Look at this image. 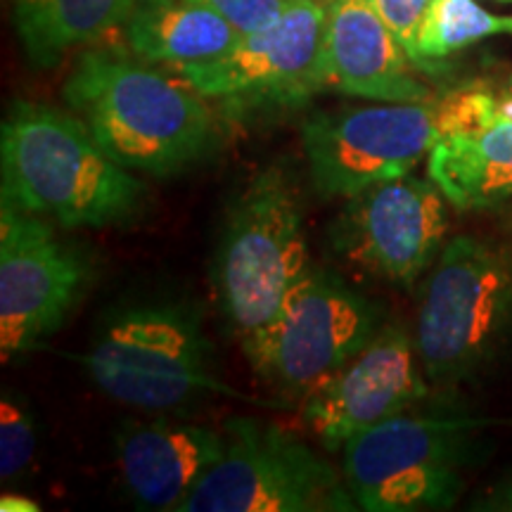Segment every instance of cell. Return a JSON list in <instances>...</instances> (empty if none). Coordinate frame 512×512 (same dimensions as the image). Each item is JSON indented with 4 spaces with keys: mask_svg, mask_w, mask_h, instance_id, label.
Segmentation results:
<instances>
[{
    "mask_svg": "<svg viewBox=\"0 0 512 512\" xmlns=\"http://www.w3.org/2000/svg\"><path fill=\"white\" fill-rule=\"evenodd\" d=\"M67 110L133 174L176 176L219 145V119L181 74L119 50H88L64 83Z\"/></svg>",
    "mask_w": 512,
    "mask_h": 512,
    "instance_id": "obj_1",
    "label": "cell"
},
{
    "mask_svg": "<svg viewBox=\"0 0 512 512\" xmlns=\"http://www.w3.org/2000/svg\"><path fill=\"white\" fill-rule=\"evenodd\" d=\"M0 200L62 228H105L136 219L147 185L76 114L17 100L0 126Z\"/></svg>",
    "mask_w": 512,
    "mask_h": 512,
    "instance_id": "obj_2",
    "label": "cell"
},
{
    "mask_svg": "<svg viewBox=\"0 0 512 512\" xmlns=\"http://www.w3.org/2000/svg\"><path fill=\"white\" fill-rule=\"evenodd\" d=\"M304 197L285 164L259 171L230 204L214 254V294L242 342L271 323L311 268Z\"/></svg>",
    "mask_w": 512,
    "mask_h": 512,
    "instance_id": "obj_3",
    "label": "cell"
},
{
    "mask_svg": "<svg viewBox=\"0 0 512 512\" xmlns=\"http://www.w3.org/2000/svg\"><path fill=\"white\" fill-rule=\"evenodd\" d=\"M83 368L102 394L169 413L211 394L240 396L216 375L200 316L183 304H140L105 320Z\"/></svg>",
    "mask_w": 512,
    "mask_h": 512,
    "instance_id": "obj_4",
    "label": "cell"
},
{
    "mask_svg": "<svg viewBox=\"0 0 512 512\" xmlns=\"http://www.w3.org/2000/svg\"><path fill=\"white\" fill-rule=\"evenodd\" d=\"M512 335V256L458 235L441 249L418 311L415 349L434 384L482 373Z\"/></svg>",
    "mask_w": 512,
    "mask_h": 512,
    "instance_id": "obj_5",
    "label": "cell"
},
{
    "mask_svg": "<svg viewBox=\"0 0 512 512\" xmlns=\"http://www.w3.org/2000/svg\"><path fill=\"white\" fill-rule=\"evenodd\" d=\"M484 420L456 413H399L342 448V472L358 510H444L458 501L477 460Z\"/></svg>",
    "mask_w": 512,
    "mask_h": 512,
    "instance_id": "obj_6",
    "label": "cell"
},
{
    "mask_svg": "<svg viewBox=\"0 0 512 512\" xmlns=\"http://www.w3.org/2000/svg\"><path fill=\"white\" fill-rule=\"evenodd\" d=\"M226 453L178 512L358 510L344 472L275 422L230 418Z\"/></svg>",
    "mask_w": 512,
    "mask_h": 512,
    "instance_id": "obj_7",
    "label": "cell"
},
{
    "mask_svg": "<svg viewBox=\"0 0 512 512\" xmlns=\"http://www.w3.org/2000/svg\"><path fill=\"white\" fill-rule=\"evenodd\" d=\"M380 304L328 268L311 266L264 330L242 342L249 366L292 399H306L377 335Z\"/></svg>",
    "mask_w": 512,
    "mask_h": 512,
    "instance_id": "obj_8",
    "label": "cell"
},
{
    "mask_svg": "<svg viewBox=\"0 0 512 512\" xmlns=\"http://www.w3.org/2000/svg\"><path fill=\"white\" fill-rule=\"evenodd\" d=\"M311 188L325 200L408 176L441 138L439 100L316 112L302 121Z\"/></svg>",
    "mask_w": 512,
    "mask_h": 512,
    "instance_id": "obj_9",
    "label": "cell"
},
{
    "mask_svg": "<svg viewBox=\"0 0 512 512\" xmlns=\"http://www.w3.org/2000/svg\"><path fill=\"white\" fill-rule=\"evenodd\" d=\"M328 5L290 0L278 22L240 36L233 50L202 67L178 69L207 100L230 117L266 107L304 105L325 88L323 38Z\"/></svg>",
    "mask_w": 512,
    "mask_h": 512,
    "instance_id": "obj_10",
    "label": "cell"
},
{
    "mask_svg": "<svg viewBox=\"0 0 512 512\" xmlns=\"http://www.w3.org/2000/svg\"><path fill=\"white\" fill-rule=\"evenodd\" d=\"M91 278L86 254L53 223L0 200V356L17 361L55 335Z\"/></svg>",
    "mask_w": 512,
    "mask_h": 512,
    "instance_id": "obj_11",
    "label": "cell"
},
{
    "mask_svg": "<svg viewBox=\"0 0 512 512\" xmlns=\"http://www.w3.org/2000/svg\"><path fill=\"white\" fill-rule=\"evenodd\" d=\"M446 195L411 174L370 185L347 197L330 240L349 266L394 285H413L444 249Z\"/></svg>",
    "mask_w": 512,
    "mask_h": 512,
    "instance_id": "obj_12",
    "label": "cell"
},
{
    "mask_svg": "<svg viewBox=\"0 0 512 512\" xmlns=\"http://www.w3.org/2000/svg\"><path fill=\"white\" fill-rule=\"evenodd\" d=\"M415 339L384 323L351 361L316 384L304 399V420L328 451H342L358 434L411 411L427 396Z\"/></svg>",
    "mask_w": 512,
    "mask_h": 512,
    "instance_id": "obj_13",
    "label": "cell"
},
{
    "mask_svg": "<svg viewBox=\"0 0 512 512\" xmlns=\"http://www.w3.org/2000/svg\"><path fill=\"white\" fill-rule=\"evenodd\" d=\"M114 448L133 503L143 510L178 512L223 458L226 432L171 418H126L114 432Z\"/></svg>",
    "mask_w": 512,
    "mask_h": 512,
    "instance_id": "obj_14",
    "label": "cell"
},
{
    "mask_svg": "<svg viewBox=\"0 0 512 512\" xmlns=\"http://www.w3.org/2000/svg\"><path fill=\"white\" fill-rule=\"evenodd\" d=\"M370 0H330L323 38L325 88L375 102H425L430 88Z\"/></svg>",
    "mask_w": 512,
    "mask_h": 512,
    "instance_id": "obj_15",
    "label": "cell"
},
{
    "mask_svg": "<svg viewBox=\"0 0 512 512\" xmlns=\"http://www.w3.org/2000/svg\"><path fill=\"white\" fill-rule=\"evenodd\" d=\"M124 31L133 55L174 72L216 62L240 41L238 29L195 0H138Z\"/></svg>",
    "mask_w": 512,
    "mask_h": 512,
    "instance_id": "obj_16",
    "label": "cell"
},
{
    "mask_svg": "<svg viewBox=\"0 0 512 512\" xmlns=\"http://www.w3.org/2000/svg\"><path fill=\"white\" fill-rule=\"evenodd\" d=\"M427 171L460 211L512 200V119L496 114L489 124L441 136Z\"/></svg>",
    "mask_w": 512,
    "mask_h": 512,
    "instance_id": "obj_17",
    "label": "cell"
},
{
    "mask_svg": "<svg viewBox=\"0 0 512 512\" xmlns=\"http://www.w3.org/2000/svg\"><path fill=\"white\" fill-rule=\"evenodd\" d=\"M138 0H12L17 36L36 69L124 27Z\"/></svg>",
    "mask_w": 512,
    "mask_h": 512,
    "instance_id": "obj_18",
    "label": "cell"
},
{
    "mask_svg": "<svg viewBox=\"0 0 512 512\" xmlns=\"http://www.w3.org/2000/svg\"><path fill=\"white\" fill-rule=\"evenodd\" d=\"M512 34V17L484 10L475 0H432L418 34V67L475 46L484 38Z\"/></svg>",
    "mask_w": 512,
    "mask_h": 512,
    "instance_id": "obj_19",
    "label": "cell"
},
{
    "mask_svg": "<svg viewBox=\"0 0 512 512\" xmlns=\"http://www.w3.org/2000/svg\"><path fill=\"white\" fill-rule=\"evenodd\" d=\"M36 453V420L22 396L5 389L0 399V479L12 482L27 472Z\"/></svg>",
    "mask_w": 512,
    "mask_h": 512,
    "instance_id": "obj_20",
    "label": "cell"
},
{
    "mask_svg": "<svg viewBox=\"0 0 512 512\" xmlns=\"http://www.w3.org/2000/svg\"><path fill=\"white\" fill-rule=\"evenodd\" d=\"M195 3L214 10L230 27L238 29L240 36H247L278 22L290 0H195Z\"/></svg>",
    "mask_w": 512,
    "mask_h": 512,
    "instance_id": "obj_21",
    "label": "cell"
},
{
    "mask_svg": "<svg viewBox=\"0 0 512 512\" xmlns=\"http://www.w3.org/2000/svg\"><path fill=\"white\" fill-rule=\"evenodd\" d=\"M370 5L384 19V24L394 31L403 50L418 67V34L432 0H370Z\"/></svg>",
    "mask_w": 512,
    "mask_h": 512,
    "instance_id": "obj_22",
    "label": "cell"
},
{
    "mask_svg": "<svg viewBox=\"0 0 512 512\" xmlns=\"http://www.w3.org/2000/svg\"><path fill=\"white\" fill-rule=\"evenodd\" d=\"M0 510L3 512H38L41 510V505H36V501H31L29 496L3 494V498H0Z\"/></svg>",
    "mask_w": 512,
    "mask_h": 512,
    "instance_id": "obj_23",
    "label": "cell"
},
{
    "mask_svg": "<svg viewBox=\"0 0 512 512\" xmlns=\"http://www.w3.org/2000/svg\"><path fill=\"white\" fill-rule=\"evenodd\" d=\"M503 3H512V0H503Z\"/></svg>",
    "mask_w": 512,
    "mask_h": 512,
    "instance_id": "obj_24",
    "label": "cell"
}]
</instances>
